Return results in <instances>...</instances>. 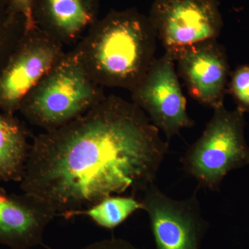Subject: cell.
I'll return each mask as SVG.
<instances>
[{"instance_id": "obj_1", "label": "cell", "mask_w": 249, "mask_h": 249, "mask_svg": "<svg viewBox=\"0 0 249 249\" xmlns=\"http://www.w3.org/2000/svg\"><path fill=\"white\" fill-rule=\"evenodd\" d=\"M169 142L133 102L110 95L83 115L34 139L23 193L71 218L114 195L155 183Z\"/></svg>"}, {"instance_id": "obj_2", "label": "cell", "mask_w": 249, "mask_h": 249, "mask_svg": "<svg viewBox=\"0 0 249 249\" xmlns=\"http://www.w3.org/2000/svg\"><path fill=\"white\" fill-rule=\"evenodd\" d=\"M157 40L148 17L138 10L111 11L88 29L73 51L96 84L131 91L155 61Z\"/></svg>"}, {"instance_id": "obj_3", "label": "cell", "mask_w": 249, "mask_h": 249, "mask_svg": "<svg viewBox=\"0 0 249 249\" xmlns=\"http://www.w3.org/2000/svg\"><path fill=\"white\" fill-rule=\"evenodd\" d=\"M106 96L72 50L28 93L18 111L31 124L53 130L83 115Z\"/></svg>"}, {"instance_id": "obj_4", "label": "cell", "mask_w": 249, "mask_h": 249, "mask_svg": "<svg viewBox=\"0 0 249 249\" xmlns=\"http://www.w3.org/2000/svg\"><path fill=\"white\" fill-rule=\"evenodd\" d=\"M245 124V114L237 108L214 109L200 137L181 159L184 172L199 186L219 191L228 174L249 165Z\"/></svg>"}, {"instance_id": "obj_5", "label": "cell", "mask_w": 249, "mask_h": 249, "mask_svg": "<svg viewBox=\"0 0 249 249\" xmlns=\"http://www.w3.org/2000/svg\"><path fill=\"white\" fill-rule=\"evenodd\" d=\"M149 20L165 53L217 39L223 18L217 0H155Z\"/></svg>"}, {"instance_id": "obj_6", "label": "cell", "mask_w": 249, "mask_h": 249, "mask_svg": "<svg viewBox=\"0 0 249 249\" xmlns=\"http://www.w3.org/2000/svg\"><path fill=\"white\" fill-rule=\"evenodd\" d=\"M65 53L62 44L38 28L27 31L0 73V111H19L24 98Z\"/></svg>"}, {"instance_id": "obj_7", "label": "cell", "mask_w": 249, "mask_h": 249, "mask_svg": "<svg viewBox=\"0 0 249 249\" xmlns=\"http://www.w3.org/2000/svg\"><path fill=\"white\" fill-rule=\"evenodd\" d=\"M132 101L144 111L167 141L190 128L195 121L187 112L186 101L175 70L167 53L156 58L145 76L131 90Z\"/></svg>"}, {"instance_id": "obj_8", "label": "cell", "mask_w": 249, "mask_h": 249, "mask_svg": "<svg viewBox=\"0 0 249 249\" xmlns=\"http://www.w3.org/2000/svg\"><path fill=\"white\" fill-rule=\"evenodd\" d=\"M141 199L148 214L155 249H199L209 223L203 217L196 193L185 199H173L155 183Z\"/></svg>"}, {"instance_id": "obj_9", "label": "cell", "mask_w": 249, "mask_h": 249, "mask_svg": "<svg viewBox=\"0 0 249 249\" xmlns=\"http://www.w3.org/2000/svg\"><path fill=\"white\" fill-rule=\"evenodd\" d=\"M171 57L193 99L213 110L224 106L231 70L226 49L217 39L186 47Z\"/></svg>"}, {"instance_id": "obj_10", "label": "cell", "mask_w": 249, "mask_h": 249, "mask_svg": "<svg viewBox=\"0 0 249 249\" xmlns=\"http://www.w3.org/2000/svg\"><path fill=\"white\" fill-rule=\"evenodd\" d=\"M57 214L42 201L0 188V245L31 249L42 245L44 232Z\"/></svg>"}, {"instance_id": "obj_11", "label": "cell", "mask_w": 249, "mask_h": 249, "mask_svg": "<svg viewBox=\"0 0 249 249\" xmlns=\"http://www.w3.org/2000/svg\"><path fill=\"white\" fill-rule=\"evenodd\" d=\"M98 0H35L36 27L62 45L76 42L98 20Z\"/></svg>"}, {"instance_id": "obj_12", "label": "cell", "mask_w": 249, "mask_h": 249, "mask_svg": "<svg viewBox=\"0 0 249 249\" xmlns=\"http://www.w3.org/2000/svg\"><path fill=\"white\" fill-rule=\"evenodd\" d=\"M30 148L22 123L15 114L0 111V182L19 183Z\"/></svg>"}, {"instance_id": "obj_13", "label": "cell", "mask_w": 249, "mask_h": 249, "mask_svg": "<svg viewBox=\"0 0 249 249\" xmlns=\"http://www.w3.org/2000/svg\"><path fill=\"white\" fill-rule=\"evenodd\" d=\"M139 210H143L142 201L134 196H110L89 209L78 211L75 216L86 215L98 227L116 229Z\"/></svg>"}, {"instance_id": "obj_14", "label": "cell", "mask_w": 249, "mask_h": 249, "mask_svg": "<svg viewBox=\"0 0 249 249\" xmlns=\"http://www.w3.org/2000/svg\"><path fill=\"white\" fill-rule=\"evenodd\" d=\"M26 32L25 19L11 0H0V73Z\"/></svg>"}, {"instance_id": "obj_15", "label": "cell", "mask_w": 249, "mask_h": 249, "mask_svg": "<svg viewBox=\"0 0 249 249\" xmlns=\"http://www.w3.org/2000/svg\"><path fill=\"white\" fill-rule=\"evenodd\" d=\"M227 91L236 103V108L249 112V65H240L231 72Z\"/></svg>"}, {"instance_id": "obj_16", "label": "cell", "mask_w": 249, "mask_h": 249, "mask_svg": "<svg viewBox=\"0 0 249 249\" xmlns=\"http://www.w3.org/2000/svg\"><path fill=\"white\" fill-rule=\"evenodd\" d=\"M81 249H139L128 241L121 238L106 239L85 246Z\"/></svg>"}, {"instance_id": "obj_17", "label": "cell", "mask_w": 249, "mask_h": 249, "mask_svg": "<svg viewBox=\"0 0 249 249\" xmlns=\"http://www.w3.org/2000/svg\"><path fill=\"white\" fill-rule=\"evenodd\" d=\"M11 3L26 21L27 31L36 27L34 20V5L35 0H11Z\"/></svg>"}]
</instances>
